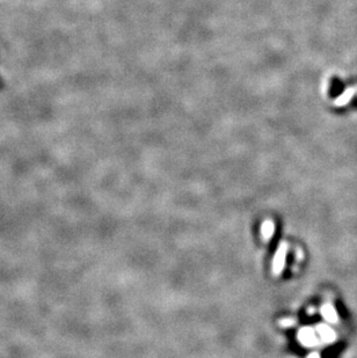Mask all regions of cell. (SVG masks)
Listing matches in <instances>:
<instances>
[{
  "mask_svg": "<svg viewBox=\"0 0 357 358\" xmlns=\"http://www.w3.org/2000/svg\"><path fill=\"white\" fill-rule=\"evenodd\" d=\"M287 253H288V246L285 244H281L276 252L274 256V261H272V272L275 275H279L283 271L285 266V261H287Z\"/></svg>",
  "mask_w": 357,
  "mask_h": 358,
  "instance_id": "1",
  "label": "cell"
},
{
  "mask_svg": "<svg viewBox=\"0 0 357 358\" xmlns=\"http://www.w3.org/2000/svg\"><path fill=\"white\" fill-rule=\"evenodd\" d=\"M298 340L303 346L305 347H313L318 343V337L313 329L311 328H303L298 333Z\"/></svg>",
  "mask_w": 357,
  "mask_h": 358,
  "instance_id": "2",
  "label": "cell"
},
{
  "mask_svg": "<svg viewBox=\"0 0 357 358\" xmlns=\"http://www.w3.org/2000/svg\"><path fill=\"white\" fill-rule=\"evenodd\" d=\"M316 330H318V335L320 337V340L324 341V342L332 343V342H334L336 339L335 332L327 325H320V326H318Z\"/></svg>",
  "mask_w": 357,
  "mask_h": 358,
  "instance_id": "3",
  "label": "cell"
},
{
  "mask_svg": "<svg viewBox=\"0 0 357 358\" xmlns=\"http://www.w3.org/2000/svg\"><path fill=\"white\" fill-rule=\"evenodd\" d=\"M321 315L324 316L326 321L331 323H335L336 321H339L338 313H336L335 309L331 305V304H325V305L321 307Z\"/></svg>",
  "mask_w": 357,
  "mask_h": 358,
  "instance_id": "4",
  "label": "cell"
},
{
  "mask_svg": "<svg viewBox=\"0 0 357 358\" xmlns=\"http://www.w3.org/2000/svg\"><path fill=\"white\" fill-rule=\"evenodd\" d=\"M274 231H275L274 223L270 221H266L261 226V234L266 240H269V239L271 238L272 234H274Z\"/></svg>",
  "mask_w": 357,
  "mask_h": 358,
  "instance_id": "5",
  "label": "cell"
},
{
  "mask_svg": "<svg viewBox=\"0 0 357 358\" xmlns=\"http://www.w3.org/2000/svg\"><path fill=\"white\" fill-rule=\"evenodd\" d=\"M342 85H341V82L338 79H333L331 82V89H329V94H331L332 96H339V95H342Z\"/></svg>",
  "mask_w": 357,
  "mask_h": 358,
  "instance_id": "6",
  "label": "cell"
},
{
  "mask_svg": "<svg viewBox=\"0 0 357 358\" xmlns=\"http://www.w3.org/2000/svg\"><path fill=\"white\" fill-rule=\"evenodd\" d=\"M308 358H320V357L316 354H312V355H310Z\"/></svg>",
  "mask_w": 357,
  "mask_h": 358,
  "instance_id": "7",
  "label": "cell"
},
{
  "mask_svg": "<svg viewBox=\"0 0 357 358\" xmlns=\"http://www.w3.org/2000/svg\"><path fill=\"white\" fill-rule=\"evenodd\" d=\"M0 87H1V85H0Z\"/></svg>",
  "mask_w": 357,
  "mask_h": 358,
  "instance_id": "8",
  "label": "cell"
}]
</instances>
